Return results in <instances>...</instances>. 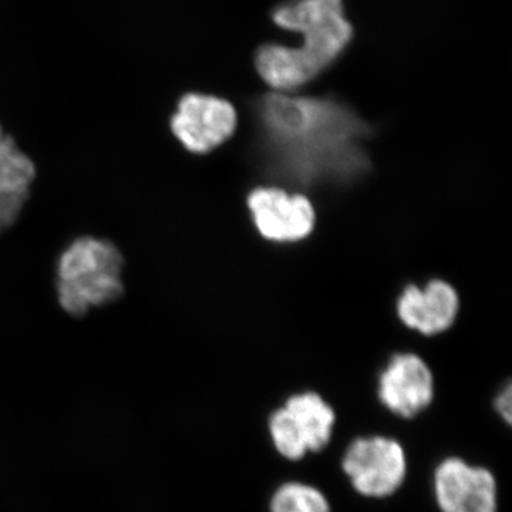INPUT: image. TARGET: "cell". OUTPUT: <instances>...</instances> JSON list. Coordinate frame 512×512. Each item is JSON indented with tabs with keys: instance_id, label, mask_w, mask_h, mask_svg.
I'll return each instance as SVG.
<instances>
[{
	"instance_id": "cell-1",
	"label": "cell",
	"mask_w": 512,
	"mask_h": 512,
	"mask_svg": "<svg viewBox=\"0 0 512 512\" xmlns=\"http://www.w3.org/2000/svg\"><path fill=\"white\" fill-rule=\"evenodd\" d=\"M252 106L272 178L308 188L365 173L370 126L345 101L272 92Z\"/></svg>"
},
{
	"instance_id": "cell-2",
	"label": "cell",
	"mask_w": 512,
	"mask_h": 512,
	"mask_svg": "<svg viewBox=\"0 0 512 512\" xmlns=\"http://www.w3.org/2000/svg\"><path fill=\"white\" fill-rule=\"evenodd\" d=\"M123 271L124 256L109 239H74L57 261V301L64 312L82 318L119 301L124 295Z\"/></svg>"
},
{
	"instance_id": "cell-3",
	"label": "cell",
	"mask_w": 512,
	"mask_h": 512,
	"mask_svg": "<svg viewBox=\"0 0 512 512\" xmlns=\"http://www.w3.org/2000/svg\"><path fill=\"white\" fill-rule=\"evenodd\" d=\"M271 19L276 28L302 36L299 47L322 74L342 59L355 39L343 0H285L272 9Z\"/></svg>"
},
{
	"instance_id": "cell-4",
	"label": "cell",
	"mask_w": 512,
	"mask_h": 512,
	"mask_svg": "<svg viewBox=\"0 0 512 512\" xmlns=\"http://www.w3.org/2000/svg\"><path fill=\"white\" fill-rule=\"evenodd\" d=\"M336 414L318 393L289 397L284 407L269 417V434L282 457L298 461L318 453L330 443Z\"/></svg>"
},
{
	"instance_id": "cell-5",
	"label": "cell",
	"mask_w": 512,
	"mask_h": 512,
	"mask_svg": "<svg viewBox=\"0 0 512 512\" xmlns=\"http://www.w3.org/2000/svg\"><path fill=\"white\" fill-rule=\"evenodd\" d=\"M238 114L234 104L207 93H185L177 103L170 128L178 143L191 154L211 153L235 133Z\"/></svg>"
},
{
	"instance_id": "cell-6",
	"label": "cell",
	"mask_w": 512,
	"mask_h": 512,
	"mask_svg": "<svg viewBox=\"0 0 512 512\" xmlns=\"http://www.w3.org/2000/svg\"><path fill=\"white\" fill-rule=\"evenodd\" d=\"M342 466L357 493L370 498L390 497L402 487L407 474L403 447L382 436L353 441Z\"/></svg>"
},
{
	"instance_id": "cell-7",
	"label": "cell",
	"mask_w": 512,
	"mask_h": 512,
	"mask_svg": "<svg viewBox=\"0 0 512 512\" xmlns=\"http://www.w3.org/2000/svg\"><path fill=\"white\" fill-rule=\"evenodd\" d=\"M248 207L259 234L269 241H301L315 228V210L305 195L278 187L256 188L249 194Z\"/></svg>"
},
{
	"instance_id": "cell-8",
	"label": "cell",
	"mask_w": 512,
	"mask_h": 512,
	"mask_svg": "<svg viewBox=\"0 0 512 512\" xmlns=\"http://www.w3.org/2000/svg\"><path fill=\"white\" fill-rule=\"evenodd\" d=\"M434 493L441 512H497L493 474L461 458H447L437 467Z\"/></svg>"
},
{
	"instance_id": "cell-9",
	"label": "cell",
	"mask_w": 512,
	"mask_h": 512,
	"mask_svg": "<svg viewBox=\"0 0 512 512\" xmlns=\"http://www.w3.org/2000/svg\"><path fill=\"white\" fill-rule=\"evenodd\" d=\"M434 380L429 366L413 353L392 357L379 377V399L403 419H413L433 402Z\"/></svg>"
},
{
	"instance_id": "cell-10",
	"label": "cell",
	"mask_w": 512,
	"mask_h": 512,
	"mask_svg": "<svg viewBox=\"0 0 512 512\" xmlns=\"http://www.w3.org/2000/svg\"><path fill=\"white\" fill-rule=\"evenodd\" d=\"M397 312L407 328L427 336L437 335L456 320L457 292L443 281H431L424 288L410 285L400 296Z\"/></svg>"
},
{
	"instance_id": "cell-11",
	"label": "cell",
	"mask_w": 512,
	"mask_h": 512,
	"mask_svg": "<svg viewBox=\"0 0 512 512\" xmlns=\"http://www.w3.org/2000/svg\"><path fill=\"white\" fill-rule=\"evenodd\" d=\"M35 180L32 158L20 150L15 138L0 136V234L18 221Z\"/></svg>"
},
{
	"instance_id": "cell-12",
	"label": "cell",
	"mask_w": 512,
	"mask_h": 512,
	"mask_svg": "<svg viewBox=\"0 0 512 512\" xmlns=\"http://www.w3.org/2000/svg\"><path fill=\"white\" fill-rule=\"evenodd\" d=\"M254 66L259 77L276 93H295L322 74L301 47L276 42L262 43L255 50Z\"/></svg>"
},
{
	"instance_id": "cell-13",
	"label": "cell",
	"mask_w": 512,
	"mask_h": 512,
	"mask_svg": "<svg viewBox=\"0 0 512 512\" xmlns=\"http://www.w3.org/2000/svg\"><path fill=\"white\" fill-rule=\"evenodd\" d=\"M271 512H330V505L315 487L286 483L272 497Z\"/></svg>"
},
{
	"instance_id": "cell-14",
	"label": "cell",
	"mask_w": 512,
	"mask_h": 512,
	"mask_svg": "<svg viewBox=\"0 0 512 512\" xmlns=\"http://www.w3.org/2000/svg\"><path fill=\"white\" fill-rule=\"evenodd\" d=\"M495 410L501 414L505 423L511 424L512 420V394L511 386L508 384L503 393L495 400Z\"/></svg>"
},
{
	"instance_id": "cell-15",
	"label": "cell",
	"mask_w": 512,
	"mask_h": 512,
	"mask_svg": "<svg viewBox=\"0 0 512 512\" xmlns=\"http://www.w3.org/2000/svg\"><path fill=\"white\" fill-rule=\"evenodd\" d=\"M2 133H3V128H2V126H0V134H2Z\"/></svg>"
}]
</instances>
